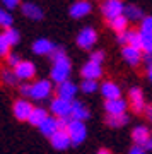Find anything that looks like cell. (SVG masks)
Here are the masks:
<instances>
[{
	"instance_id": "6da1fadb",
	"label": "cell",
	"mask_w": 152,
	"mask_h": 154,
	"mask_svg": "<svg viewBox=\"0 0 152 154\" xmlns=\"http://www.w3.org/2000/svg\"><path fill=\"white\" fill-rule=\"evenodd\" d=\"M72 72V63L68 60V57H62L58 60L53 62V67H51V81L56 84H63L68 81Z\"/></svg>"
},
{
	"instance_id": "7a4b0ae2",
	"label": "cell",
	"mask_w": 152,
	"mask_h": 154,
	"mask_svg": "<svg viewBox=\"0 0 152 154\" xmlns=\"http://www.w3.org/2000/svg\"><path fill=\"white\" fill-rule=\"evenodd\" d=\"M101 12L108 19V22H111L116 17H121L125 14V5L121 0H104L101 4Z\"/></svg>"
},
{
	"instance_id": "3957f363",
	"label": "cell",
	"mask_w": 152,
	"mask_h": 154,
	"mask_svg": "<svg viewBox=\"0 0 152 154\" xmlns=\"http://www.w3.org/2000/svg\"><path fill=\"white\" fill-rule=\"evenodd\" d=\"M67 132H68V137H70L74 146L82 144L87 137V128H86V123H84V122L70 120V123L67 127Z\"/></svg>"
},
{
	"instance_id": "277c9868",
	"label": "cell",
	"mask_w": 152,
	"mask_h": 154,
	"mask_svg": "<svg viewBox=\"0 0 152 154\" xmlns=\"http://www.w3.org/2000/svg\"><path fill=\"white\" fill-rule=\"evenodd\" d=\"M72 103H74V101H67V99H62V98L56 96V98L51 101L50 110H51V113L55 115V118H70Z\"/></svg>"
},
{
	"instance_id": "5b68a950",
	"label": "cell",
	"mask_w": 152,
	"mask_h": 154,
	"mask_svg": "<svg viewBox=\"0 0 152 154\" xmlns=\"http://www.w3.org/2000/svg\"><path fill=\"white\" fill-rule=\"evenodd\" d=\"M98 41V33L94 31V28H84L81 33L77 34V45L82 50H91Z\"/></svg>"
},
{
	"instance_id": "8992f818",
	"label": "cell",
	"mask_w": 152,
	"mask_h": 154,
	"mask_svg": "<svg viewBox=\"0 0 152 154\" xmlns=\"http://www.w3.org/2000/svg\"><path fill=\"white\" fill-rule=\"evenodd\" d=\"M51 94V82L46 81V79H41V81H36L34 84H31V98L38 99V101H43Z\"/></svg>"
},
{
	"instance_id": "52a82bcc",
	"label": "cell",
	"mask_w": 152,
	"mask_h": 154,
	"mask_svg": "<svg viewBox=\"0 0 152 154\" xmlns=\"http://www.w3.org/2000/svg\"><path fill=\"white\" fill-rule=\"evenodd\" d=\"M34 106L27 101V99H17L16 103H14V106H12V113H14V116H16L17 120H29V116H31V113H33Z\"/></svg>"
},
{
	"instance_id": "ba28073f",
	"label": "cell",
	"mask_w": 152,
	"mask_h": 154,
	"mask_svg": "<svg viewBox=\"0 0 152 154\" xmlns=\"http://www.w3.org/2000/svg\"><path fill=\"white\" fill-rule=\"evenodd\" d=\"M81 74L84 77V81H98L99 77L103 75V67H101V63H96V62L89 60L81 69Z\"/></svg>"
},
{
	"instance_id": "9c48e42d",
	"label": "cell",
	"mask_w": 152,
	"mask_h": 154,
	"mask_svg": "<svg viewBox=\"0 0 152 154\" xmlns=\"http://www.w3.org/2000/svg\"><path fill=\"white\" fill-rule=\"evenodd\" d=\"M16 72V75L19 81H29V79H33L34 74H36V67H34L33 62H27V60H22L19 65L14 69Z\"/></svg>"
},
{
	"instance_id": "30bf717a",
	"label": "cell",
	"mask_w": 152,
	"mask_h": 154,
	"mask_svg": "<svg viewBox=\"0 0 152 154\" xmlns=\"http://www.w3.org/2000/svg\"><path fill=\"white\" fill-rule=\"evenodd\" d=\"M93 11V5H91V2L89 0H77L70 5V16L74 19H82V17H86L89 12Z\"/></svg>"
},
{
	"instance_id": "8fae6325",
	"label": "cell",
	"mask_w": 152,
	"mask_h": 154,
	"mask_svg": "<svg viewBox=\"0 0 152 154\" xmlns=\"http://www.w3.org/2000/svg\"><path fill=\"white\" fill-rule=\"evenodd\" d=\"M128 96H130V106L135 113H140L144 111V106H145V99H144V91L140 88H132L128 91Z\"/></svg>"
},
{
	"instance_id": "7c38bea8",
	"label": "cell",
	"mask_w": 152,
	"mask_h": 154,
	"mask_svg": "<svg viewBox=\"0 0 152 154\" xmlns=\"http://www.w3.org/2000/svg\"><path fill=\"white\" fill-rule=\"evenodd\" d=\"M50 142H51V146L56 151H65V149H68V146H72V140L68 137L67 130H58L53 137L50 139Z\"/></svg>"
},
{
	"instance_id": "4fadbf2b",
	"label": "cell",
	"mask_w": 152,
	"mask_h": 154,
	"mask_svg": "<svg viewBox=\"0 0 152 154\" xmlns=\"http://www.w3.org/2000/svg\"><path fill=\"white\" fill-rule=\"evenodd\" d=\"M55 48H56V45H53L46 38H39L33 43V51L36 55H48L50 57L55 51Z\"/></svg>"
},
{
	"instance_id": "5bb4252c",
	"label": "cell",
	"mask_w": 152,
	"mask_h": 154,
	"mask_svg": "<svg viewBox=\"0 0 152 154\" xmlns=\"http://www.w3.org/2000/svg\"><path fill=\"white\" fill-rule=\"evenodd\" d=\"M101 94L106 98V101L120 99V98H121V89H120L118 84L111 82V81H106V82L101 84Z\"/></svg>"
},
{
	"instance_id": "9a60e30c",
	"label": "cell",
	"mask_w": 152,
	"mask_h": 154,
	"mask_svg": "<svg viewBox=\"0 0 152 154\" xmlns=\"http://www.w3.org/2000/svg\"><path fill=\"white\" fill-rule=\"evenodd\" d=\"M56 94H58V98L62 99H67V101H75V94H77V86L70 81H67L63 84H58V88H56Z\"/></svg>"
},
{
	"instance_id": "2e32d148",
	"label": "cell",
	"mask_w": 152,
	"mask_h": 154,
	"mask_svg": "<svg viewBox=\"0 0 152 154\" xmlns=\"http://www.w3.org/2000/svg\"><path fill=\"white\" fill-rule=\"evenodd\" d=\"M38 128H39V132L43 134L44 137L51 139L55 134L58 132V118H55V116H48V118H46V120H44Z\"/></svg>"
},
{
	"instance_id": "e0dca14e",
	"label": "cell",
	"mask_w": 152,
	"mask_h": 154,
	"mask_svg": "<svg viewBox=\"0 0 152 154\" xmlns=\"http://www.w3.org/2000/svg\"><path fill=\"white\" fill-rule=\"evenodd\" d=\"M104 110L108 111V115H123L126 110V103L123 99H111L104 103Z\"/></svg>"
},
{
	"instance_id": "ac0fdd59",
	"label": "cell",
	"mask_w": 152,
	"mask_h": 154,
	"mask_svg": "<svg viewBox=\"0 0 152 154\" xmlns=\"http://www.w3.org/2000/svg\"><path fill=\"white\" fill-rule=\"evenodd\" d=\"M123 58H125L130 65H138L142 60V50L133 48V46H123Z\"/></svg>"
},
{
	"instance_id": "d6986e66",
	"label": "cell",
	"mask_w": 152,
	"mask_h": 154,
	"mask_svg": "<svg viewBox=\"0 0 152 154\" xmlns=\"http://www.w3.org/2000/svg\"><path fill=\"white\" fill-rule=\"evenodd\" d=\"M22 14L29 19H33V21H39V19H43V11H41V7H38L36 4H31V2H27V4H22L21 7Z\"/></svg>"
},
{
	"instance_id": "ffe728a7",
	"label": "cell",
	"mask_w": 152,
	"mask_h": 154,
	"mask_svg": "<svg viewBox=\"0 0 152 154\" xmlns=\"http://www.w3.org/2000/svg\"><path fill=\"white\" fill-rule=\"evenodd\" d=\"M89 118V110L82 105L81 101H74L72 103V115L70 120H77V122H84Z\"/></svg>"
},
{
	"instance_id": "44dd1931",
	"label": "cell",
	"mask_w": 152,
	"mask_h": 154,
	"mask_svg": "<svg viewBox=\"0 0 152 154\" xmlns=\"http://www.w3.org/2000/svg\"><path fill=\"white\" fill-rule=\"evenodd\" d=\"M132 137H133V140H135V146H140V147H144V144L150 139V132H149V128L147 127H135L133 128V132H132Z\"/></svg>"
},
{
	"instance_id": "7402d4cb",
	"label": "cell",
	"mask_w": 152,
	"mask_h": 154,
	"mask_svg": "<svg viewBox=\"0 0 152 154\" xmlns=\"http://www.w3.org/2000/svg\"><path fill=\"white\" fill-rule=\"evenodd\" d=\"M48 111L44 110V108H41V106H38V108H34L33 110V113H31V116H29V123L31 125H34V127H39L41 123H43L46 118H48Z\"/></svg>"
},
{
	"instance_id": "603a6c76",
	"label": "cell",
	"mask_w": 152,
	"mask_h": 154,
	"mask_svg": "<svg viewBox=\"0 0 152 154\" xmlns=\"http://www.w3.org/2000/svg\"><path fill=\"white\" fill-rule=\"evenodd\" d=\"M106 123L109 127H113V128H120V127L128 123V116H126V113H123V115H108L106 116Z\"/></svg>"
},
{
	"instance_id": "cb8c5ba5",
	"label": "cell",
	"mask_w": 152,
	"mask_h": 154,
	"mask_svg": "<svg viewBox=\"0 0 152 154\" xmlns=\"http://www.w3.org/2000/svg\"><path fill=\"white\" fill-rule=\"evenodd\" d=\"M123 16L126 17V19H132V21H137V19H142L144 17V12H142L140 7L133 5V4H130V5H125V14Z\"/></svg>"
},
{
	"instance_id": "d4e9b609",
	"label": "cell",
	"mask_w": 152,
	"mask_h": 154,
	"mask_svg": "<svg viewBox=\"0 0 152 154\" xmlns=\"http://www.w3.org/2000/svg\"><path fill=\"white\" fill-rule=\"evenodd\" d=\"M109 26H111V29L113 31H116V34L120 33H126V26H128V19H126L125 16L121 17H116L114 21L109 22Z\"/></svg>"
},
{
	"instance_id": "484cf974",
	"label": "cell",
	"mask_w": 152,
	"mask_h": 154,
	"mask_svg": "<svg viewBox=\"0 0 152 154\" xmlns=\"http://www.w3.org/2000/svg\"><path fill=\"white\" fill-rule=\"evenodd\" d=\"M0 77H2V81L7 86H16L17 81H19L16 75V72H14V69H4V70L0 72Z\"/></svg>"
},
{
	"instance_id": "4316f807",
	"label": "cell",
	"mask_w": 152,
	"mask_h": 154,
	"mask_svg": "<svg viewBox=\"0 0 152 154\" xmlns=\"http://www.w3.org/2000/svg\"><path fill=\"white\" fill-rule=\"evenodd\" d=\"M12 24H14V17L11 16V12L0 9V28H4L7 31L12 28Z\"/></svg>"
},
{
	"instance_id": "83f0119b",
	"label": "cell",
	"mask_w": 152,
	"mask_h": 154,
	"mask_svg": "<svg viewBox=\"0 0 152 154\" xmlns=\"http://www.w3.org/2000/svg\"><path fill=\"white\" fill-rule=\"evenodd\" d=\"M126 46H133V48L142 50V34L137 31H128V45Z\"/></svg>"
},
{
	"instance_id": "f1b7e54d",
	"label": "cell",
	"mask_w": 152,
	"mask_h": 154,
	"mask_svg": "<svg viewBox=\"0 0 152 154\" xmlns=\"http://www.w3.org/2000/svg\"><path fill=\"white\" fill-rule=\"evenodd\" d=\"M138 33L142 36H152V16H147L142 19V24H140V31Z\"/></svg>"
},
{
	"instance_id": "f546056e",
	"label": "cell",
	"mask_w": 152,
	"mask_h": 154,
	"mask_svg": "<svg viewBox=\"0 0 152 154\" xmlns=\"http://www.w3.org/2000/svg\"><path fill=\"white\" fill-rule=\"evenodd\" d=\"M11 41L9 38L5 36V33L0 34V57H7L9 55V51H11Z\"/></svg>"
},
{
	"instance_id": "4dcf8cb0",
	"label": "cell",
	"mask_w": 152,
	"mask_h": 154,
	"mask_svg": "<svg viewBox=\"0 0 152 154\" xmlns=\"http://www.w3.org/2000/svg\"><path fill=\"white\" fill-rule=\"evenodd\" d=\"M99 84L96 82V81H84V82L81 84V89H82V93H86V94H91L94 93L96 89H98Z\"/></svg>"
},
{
	"instance_id": "1f68e13d",
	"label": "cell",
	"mask_w": 152,
	"mask_h": 154,
	"mask_svg": "<svg viewBox=\"0 0 152 154\" xmlns=\"http://www.w3.org/2000/svg\"><path fill=\"white\" fill-rule=\"evenodd\" d=\"M5 36L9 38V41H11L12 46H14V45H17V43H19V39H21V36H19V31H16L14 28L7 29V31H5Z\"/></svg>"
},
{
	"instance_id": "d6a6232c",
	"label": "cell",
	"mask_w": 152,
	"mask_h": 154,
	"mask_svg": "<svg viewBox=\"0 0 152 154\" xmlns=\"http://www.w3.org/2000/svg\"><path fill=\"white\" fill-rule=\"evenodd\" d=\"M142 50L147 55H152V36H142Z\"/></svg>"
},
{
	"instance_id": "836d02e7",
	"label": "cell",
	"mask_w": 152,
	"mask_h": 154,
	"mask_svg": "<svg viewBox=\"0 0 152 154\" xmlns=\"http://www.w3.org/2000/svg\"><path fill=\"white\" fill-rule=\"evenodd\" d=\"M21 62L22 60L19 58V55H16V53H9V55H7V63H9V67H12V69H16Z\"/></svg>"
},
{
	"instance_id": "e575fe53",
	"label": "cell",
	"mask_w": 152,
	"mask_h": 154,
	"mask_svg": "<svg viewBox=\"0 0 152 154\" xmlns=\"http://www.w3.org/2000/svg\"><path fill=\"white\" fill-rule=\"evenodd\" d=\"M104 60V51L103 50H96L91 53V62H96V63H103Z\"/></svg>"
},
{
	"instance_id": "d590c367",
	"label": "cell",
	"mask_w": 152,
	"mask_h": 154,
	"mask_svg": "<svg viewBox=\"0 0 152 154\" xmlns=\"http://www.w3.org/2000/svg\"><path fill=\"white\" fill-rule=\"evenodd\" d=\"M67 53H65V50L63 48H60V46H56V48H55V51L53 53H51V55H50V58H51V60H58V58H62V57H65Z\"/></svg>"
},
{
	"instance_id": "8d00e7d4",
	"label": "cell",
	"mask_w": 152,
	"mask_h": 154,
	"mask_svg": "<svg viewBox=\"0 0 152 154\" xmlns=\"http://www.w3.org/2000/svg\"><path fill=\"white\" fill-rule=\"evenodd\" d=\"M19 2H21V0H2V4H4L5 9H9V11L16 9V7L19 5Z\"/></svg>"
},
{
	"instance_id": "74e56055",
	"label": "cell",
	"mask_w": 152,
	"mask_h": 154,
	"mask_svg": "<svg viewBox=\"0 0 152 154\" xmlns=\"http://www.w3.org/2000/svg\"><path fill=\"white\" fill-rule=\"evenodd\" d=\"M116 39H118V43H120V45L126 46V45H128V31H126V33H120V34H116Z\"/></svg>"
},
{
	"instance_id": "f35d334b",
	"label": "cell",
	"mask_w": 152,
	"mask_h": 154,
	"mask_svg": "<svg viewBox=\"0 0 152 154\" xmlns=\"http://www.w3.org/2000/svg\"><path fill=\"white\" fill-rule=\"evenodd\" d=\"M21 94L22 96H27V98H31V84H21Z\"/></svg>"
},
{
	"instance_id": "ab89813d",
	"label": "cell",
	"mask_w": 152,
	"mask_h": 154,
	"mask_svg": "<svg viewBox=\"0 0 152 154\" xmlns=\"http://www.w3.org/2000/svg\"><path fill=\"white\" fill-rule=\"evenodd\" d=\"M128 154H147V152L144 151V147H140V146H133Z\"/></svg>"
},
{
	"instance_id": "60d3db41",
	"label": "cell",
	"mask_w": 152,
	"mask_h": 154,
	"mask_svg": "<svg viewBox=\"0 0 152 154\" xmlns=\"http://www.w3.org/2000/svg\"><path fill=\"white\" fill-rule=\"evenodd\" d=\"M144 151H145V152H147V151H152V137L144 144Z\"/></svg>"
},
{
	"instance_id": "b9f144b4",
	"label": "cell",
	"mask_w": 152,
	"mask_h": 154,
	"mask_svg": "<svg viewBox=\"0 0 152 154\" xmlns=\"http://www.w3.org/2000/svg\"><path fill=\"white\" fill-rule=\"evenodd\" d=\"M147 75H149V79L152 81V63L150 65H147Z\"/></svg>"
},
{
	"instance_id": "7bdbcfd3",
	"label": "cell",
	"mask_w": 152,
	"mask_h": 154,
	"mask_svg": "<svg viewBox=\"0 0 152 154\" xmlns=\"http://www.w3.org/2000/svg\"><path fill=\"white\" fill-rule=\"evenodd\" d=\"M98 154H113V152H111L109 149H99V151H98Z\"/></svg>"
},
{
	"instance_id": "ee69618b",
	"label": "cell",
	"mask_w": 152,
	"mask_h": 154,
	"mask_svg": "<svg viewBox=\"0 0 152 154\" xmlns=\"http://www.w3.org/2000/svg\"><path fill=\"white\" fill-rule=\"evenodd\" d=\"M150 116H152V106H150Z\"/></svg>"
}]
</instances>
